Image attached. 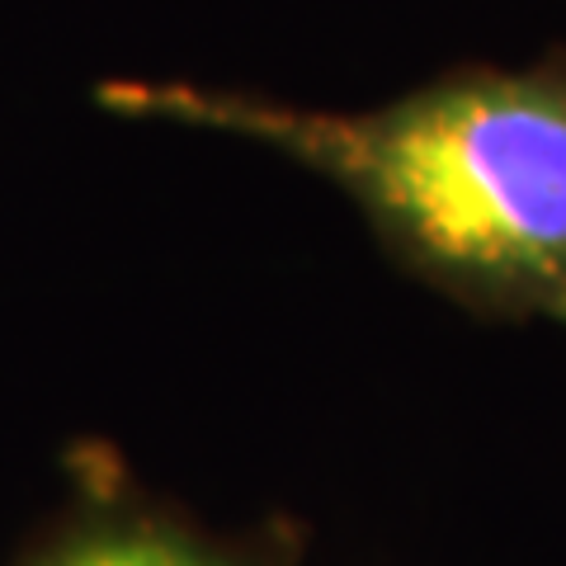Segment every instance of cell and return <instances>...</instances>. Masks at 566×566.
<instances>
[{
  "instance_id": "6da1fadb",
  "label": "cell",
  "mask_w": 566,
  "mask_h": 566,
  "mask_svg": "<svg viewBox=\"0 0 566 566\" xmlns=\"http://www.w3.org/2000/svg\"><path fill=\"white\" fill-rule=\"evenodd\" d=\"M99 109L241 137L340 189L411 279L491 322L566 326V48L449 66L368 109L203 81H104Z\"/></svg>"
},
{
  "instance_id": "7a4b0ae2",
  "label": "cell",
  "mask_w": 566,
  "mask_h": 566,
  "mask_svg": "<svg viewBox=\"0 0 566 566\" xmlns=\"http://www.w3.org/2000/svg\"><path fill=\"white\" fill-rule=\"evenodd\" d=\"M14 566H283L264 538H237L142 491L109 453H81L71 501Z\"/></svg>"
}]
</instances>
